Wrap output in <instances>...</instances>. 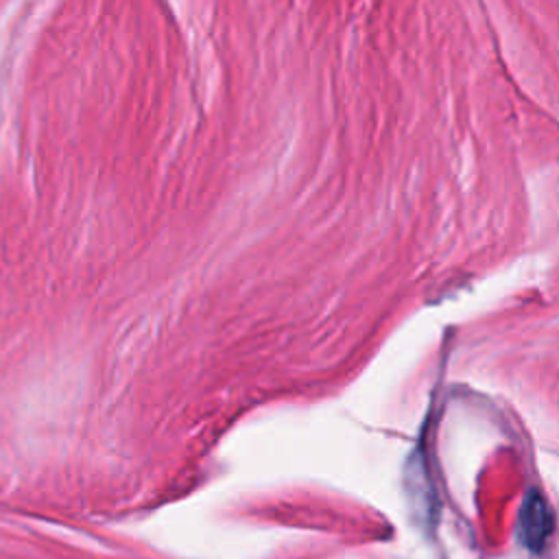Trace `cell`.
Masks as SVG:
<instances>
[{"instance_id":"cell-1","label":"cell","mask_w":559,"mask_h":559,"mask_svg":"<svg viewBox=\"0 0 559 559\" xmlns=\"http://www.w3.org/2000/svg\"><path fill=\"white\" fill-rule=\"evenodd\" d=\"M555 531V518L539 491H528L520 513V533L522 542L531 552H542Z\"/></svg>"}]
</instances>
